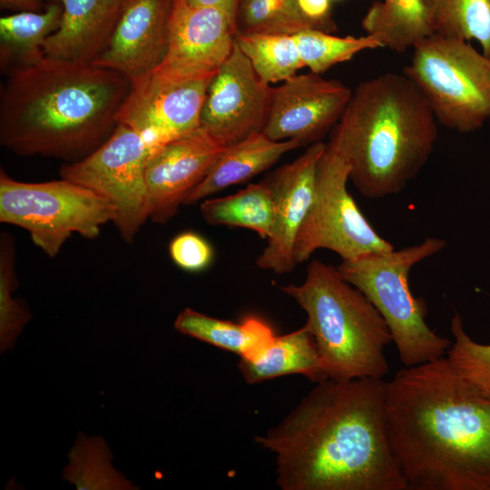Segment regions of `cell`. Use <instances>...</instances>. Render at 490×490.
I'll return each instance as SVG.
<instances>
[{"label": "cell", "mask_w": 490, "mask_h": 490, "mask_svg": "<svg viewBox=\"0 0 490 490\" xmlns=\"http://www.w3.org/2000/svg\"><path fill=\"white\" fill-rule=\"evenodd\" d=\"M378 378H327L257 436L275 454L282 490H407L386 426Z\"/></svg>", "instance_id": "obj_1"}, {"label": "cell", "mask_w": 490, "mask_h": 490, "mask_svg": "<svg viewBox=\"0 0 490 490\" xmlns=\"http://www.w3.org/2000/svg\"><path fill=\"white\" fill-rule=\"evenodd\" d=\"M384 407L407 490H490V399L446 356L385 381Z\"/></svg>", "instance_id": "obj_2"}, {"label": "cell", "mask_w": 490, "mask_h": 490, "mask_svg": "<svg viewBox=\"0 0 490 490\" xmlns=\"http://www.w3.org/2000/svg\"><path fill=\"white\" fill-rule=\"evenodd\" d=\"M0 97V143L15 154L79 161L103 143L130 80L83 62L44 56L7 74Z\"/></svg>", "instance_id": "obj_3"}, {"label": "cell", "mask_w": 490, "mask_h": 490, "mask_svg": "<svg viewBox=\"0 0 490 490\" xmlns=\"http://www.w3.org/2000/svg\"><path fill=\"white\" fill-rule=\"evenodd\" d=\"M351 166L349 180L365 197L402 191L427 163L437 140L436 117L404 74L363 81L332 129Z\"/></svg>", "instance_id": "obj_4"}, {"label": "cell", "mask_w": 490, "mask_h": 490, "mask_svg": "<svg viewBox=\"0 0 490 490\" xmlns=\"http://www.w3.org/2000/svg\"><path fill=\"white\" fill-rule=\"evenodd\" d=\"M281 290L306 312L327 378H378L388 372L389 328L370 300L347 282L337 267L311 260L299 285Z\"/></svg>", "instance_id": "obj_5"}, {"label": "cell", "mask_w": 490, "mask_h": 490, "mask_svg": "<svg viewBox=\"0 0 490 490\" xmlns=\"http://www.w3.org/2000/svg\"><path fill=\"white\" fill-rule=\"evenodd\" d=\"M446 240L436 237L395 250L374 252L341 260L340 276L360 290L385 319L398 358L412 367L445 357L451 346L426 321L427 306L409 287V272L418 262L440 252Z\"/></svg>", "instance_id": "obj_6"}, {"label": "cell", "mask_w": 490, "mask_h": 490, "mask_svg": "<svg viewBox=\"0 0 490 490\" xmlns=\"http://www.w3.org/2000/svg\"><path fill=\"white\" fill-rule=\"evenodd\" d=\"M403 73L446 128L468 133L490 120V58L466 41L434 34L413 47Z\"/></svg>", "instance_id": "obj_7"}, {"label": "cell", "mask_w": 490, "mask_h": 490, "mask_svg": "<svg viewBox=\"0 0 490 490\" xmlns=\"http://www.w3.org/2000/svg\"><path fill=\"white\" fill-rule=\"evenodd\" d=\"M114 218V207L105 198L78 183L63 178L24 182L0 171V221L27 230L51 258L73 234L95 239Z\"/></svg>", "instance_id": "obj_8"}, {"label": "cell", "mask_w": 490, "mask_h": 490, "mask_svg": "<svg viewBox=\"0 0 490 490\" xmlns=\"http://www.w3.org/2000/svg\"><path fill=\"white\" fill-rule=\"evenodd\" d=\"M350 170L344 147L330 134L318 162L310 209L296 238V264L307 261L320 249L335 252L342 260L394 249L375 230L348 192Z\"/></svg>", "instance_id": "obj_9"}, {"label": "cell", "mask_w": 490, "mask_h": 490, "mask_svg": "<svg viewBox=\"0 0 490 490\" xmlns=\"http://www.w3.org/2000/svg\"><path fill=\"white\" fill-rule=\"evenodd\" d=\"M152 152L138 132L118 123L97 149L63 165L60 176L105 198L114 207L121 238L132 243L149 220L145 169Z\"/></svg>", "instance_id": "obj_10"}, {"label": "cell", "mask_w": 490, "mask_h": 490, "mask_svg": "<svg viewBox=\"0 0 490 490\" xmlns=\"http://www.w3.org/2000/svg\"><path fill=\"white\" fill-rule=\"evenodd\" d=\"M235 34V21L224 10L173 0L167 49L150 74L165 83L211 80L230 55Z\"/></svg>", "instance_id": "obj_11"}, {"label": "cell", "mask_w": 490, "mask_h": 490, "mask_svg": "<svg viewBox=\"0 0 490 490\" xmlns=\"http://www.w3.org/2000/svg\"><path fill=\"white\" fill-rule=\"evenodd\" d=\"M272 87L263 82L236 44L211 79L201 112V127L224 147L263 132Z\"/></svg>", "instance_id": "obj_12"}, {"label": "cell", "mask_w": 490, "mask_h": 490, "mask_svg": "<svg viewBox=\"0 0 490 490\" xmlns=\"http://www.w3.org/2000/svg\"><path fill=\"white\" fill-rule=\"evenodd\" d=\"M211 79L165 83L150 74L131 81L116 116L138 132L152 152L201 125V112Z\"/></svg>", "instance_id": "obj_13"}, {"label": "cell", "mask_w": 490, "mask_h": 490, "mask_svg": "<svg viewBox=\"0 0 490 490\" xmlns=\"http://www.w3.org/2000/svg\"><path fill=\"white\" fill-rule=\"evenodd\" d=\"M352 91L312 72L296 74L275 88L263 133L274 141L319 142L340 120Z\"/></svg>", "instance_id": "obj_14"}, {"label": "cell", "mask_w": 490, "mask_h": 490, "mask_svg": "<svg viewBox=\"0 0 490 490\" xmlns=\"http://www.w3.org/2000/svg\"><path fill=\"white\" fill-rule=\"evenodd\" d=\"M225 148L200 126L152 152L145 169L149 220L167 223Z\"/></svg>", "instance_id": "obj_15"}, {"label": "cell", "mask_w": 490, "mask_h": 490, "mask_svg": "<svg viewBox=\"0 0 490 490\" xmlns=\"http://www.w3.org/2000/svg\"><path fill=\"white\" fill-rule=\"evenodd\" d=\"M325 148L321 141L310 144L264 180L273 201L274 223L267 245L256 259L258 268L285 274L297 266L295 241L312 203L317 166Z\"/></svg>", "instance_id": "obj_16"}, {"label": "cell", "mask_w": 490, "mask_h": 490, "mask_svg": "<svg viewBox=\"0 0 490 490\" xmlns=\"http://www.w3.org/2000/svg\"><path fill=\"white\" fill-rule=\"evenodd\" d=\"M173 0H125L113 34L93 65L114 70L130 82L151 74L168 43Z\"/></svg>", "instance_id": "obj_17"}, {"label": "cell", "mask_w": 490, "mask_h": 490, "mask_svg": "<svg viewBox=\"0 0 490 490\" xmlns=\"http://www.w3.org/2000/svg\"><path fill=\"white\" fill-rule=\"evenodd\" d=\"M58 28L44 44V56L92 64L106 46L125 0H57Z\"/></svg>", "instance_id": "obj_18"}, {"label": "cell", "mask_w": 490, "mask_h": 490, "mask_svg": "<svg viewBox=\"0 0 490 490\" xmlns=\"http://www.w3.org/2000/svg\"><path fill=\"white\" fill-rule=\"evenodd\" d=\"M302 146L296 140L274 141L263 132L227 146L185 204H194L226 188L243 183L275 164L285 153Z\"/></svg>", "instance_id": "obj_19"}, {"label": "cell", "mask_w": 490, "mask_h": 490, "mask_svg": "<svg viewBox=\"0 0 490 490\" xmlns=\"http://www.w3.org/2000/svg\"><path fill=\"white\" fill-rule=\"evenodd\" d=\"M238 368L248 384L285 375L300 374L318 383L327 379L315 339L306 325L270 342L250 358H240Z\"/></svg>", "instance_id": "obj_20"}, {"label": "cell", "mask_w": 490, "mask_h": 490, "mask_svg": "<svg viewBox=\"0 0 490 490\" xmlns=\"http://www.w3.org/2000/svg\"><path fill=\"white\" fill-rule=\"evenodd\" d=\"M63 7L57 1L44 11H20L0 18L1 68L9 74L44 57V44L59 26Z\"/></svg>", "instance_id": "obj_21"}, {"label": "cell", "mask_w": 490, "mask_h": 490, "mask_svg": "<svg viewBox=\"0 0 490 490\" xmlns=\"http://www.w3.org/2000/svg\"><path fill=\"white\" fill-rule=\"evenodd\" d=\"M174 328L182 335L233 352L240 358L254 357L275 336L271 327L258 317L250 316L241 322H233L190 308L178 314Z\"/></svg>", "instance_id": "obj_22"}, {"label": "cell", "mask_w": 490, "mask_h": 490, "mask_svg": "<svg viewBox=\"0 0 490 490\" xmlns=\"http://www.w3.org/2000/svg\"><path fill=\"white\" fill-rule=\"evenodd\" d=\"M361 26L366 34L377 35L384 47L403 54L434 34L424 0H377L368 9Z\"/></svg>", "instance_id": "obj_23"}, {"label": "cell", "mask_w": 490, "mask_h": 490, "mask_svg": "<svg viewBox=\"0 0 490 490\" xmlns=\"http://www.w3.org/2000/svg\"><path fill=\"white\" fill-rule=\"evenodd\" d=\"M200 211L208 224L245 228L264 240L273 229V201L264 181L231 195L206 199L201 203Z\"/></svg>", "instance_id": "obj_24"}, {"label": "cell", "mask_w": 490, "mask_h": 490, "mask_svg": "<svg viewBox=\"0 0 490 490\" xmlns=\"http://www.w3.org/2000/svg\"><path fill=\"white\" fill-rule=\"evenodd\" d=\"M113 454L102 436L79 433L68 453L63 479L77 490L137 489L113 466Z\"/></svg>", "instance_id": "obj_25"}, {"label": "cell", "mask_w": 490, "mask_h": 490, "mask_svg": "<svg viewBox=\"0 0 490 490\" xmlns=\"http://www.w3.org/2000/svg\"><path fill=\"white\" fill-rule=\"evenodd\" d=\"M434 34L479 43L490 58V0H424Z\"/></svg>", "instance_id": "obj_26"}, {"label": "cell", "mask_w": 490, "mask_h": 490, "mask_svg": "<svg viewBox=\"0 0 490 490\" xmlns=\"http://www.w3.org/2000/svg\"><path fill=\"white\" fill-rule=\"evenodd\" d=\"M235 41L268 84L282 83L305 67L293 34H236Z\"/></svg>", "instance_id": "obj_27"}, {"label": "cell", "mask_w": 490, "mask_h": 490, "mask_svg": "<svg viewBox=\"0 0 490 490\" xmlns=\"http://www.w3.org/2000/svg\"><path fill=\"white\" fill-rule=\"evenodd\" d=\"M306 29L317 27L302 14L297 0L239 2L235 16L236 34H295Z\"/></svg>", "instance_id": "obj_28"}, {"label": "cell", "mask_w": 490, "mask_h": 490, "mask_svg": "<svg viewBox=\"0 0 490 490\" xmlns=\"http://www.w3.org/2000/svg\"><path fill=\"white\" fill-rule=\"evenodd\" d=\"M293 37L304 66L318 74L349 61L363 50L384 47L381 38L373 34L341 37L318 29H306Z\"/></svg>", "instance_id": "obj_29"}, {"label": "cell", "mask_w": 490, "mask_h": 490, "mask_svg": "<svg viewBox=\"0 0 490 490\" xmlns=\"http://www.w3.org/2000/svg\"><path fill=\"white\" fill-rule=\"evenodd\" d=\"M15 249L13 237L0 236V351L13 348L25 325L33 318L25 303L13 296L16 289Z\"/></svg>", "instance_id": "obj_30"}, {"label": "cell", "mask_w": 490, "mask_h": 490, "mask_svg": "<svg viewBox=\"0 0 490 490\" xmlns=\"http://www.w3.org/2000/svg\"><path fill=\"white\" fill-rule=\"evenodd\" d=\"M450 330L454 341L446 357L466 381L490 399V344L475 341L466 333L458 312L452 318Z\"/></svg>", "instance_id": "obj_31"}, {"label": "cell", "mask_w": 490, "mask_h": 490, "mask_svg": "<svg viewBox=\"0 0 490 490\" xmlns=\"http://www.w3.org/2000/svg\"><path fill=\"white\" fill-rule=\"evenodd\" d=\"M172 260L188 272H200L212 262L214 251L210 242L194 231L176 235L169 244Z\"/></svg>", "instance_id": "obj_32"}, {"label": "cell", "mask_w": 490, "mask_h": 490, "mask_svg": "<svg viewBox=\"0 0 490 490\" xmlns=\"http://www.w3.org/2000/svg\"><path fill=\"white\" fill-rule=\"evenodd\" d=\"M302 14L317 27L327 33L336 30L331 17L330 0H297Z\"/></svg>", "instance_id": "obj_33"}, {"label": "cell", "mask_w": 490, "mask_h": 490, "mask_svg": "<svg viewBox=\"0 0 490 490\" xmlns=\"http://www.w3.org/2000/svg\"><path fill=\"white\" fill-rule=\"evenodd\" d=\"M195 6H216L227 12L235 21L240 0H186Z\"/></svg>", "instance_id": "obj_34"}, {"label": "cell", "mask_w": 490, "mask_h": 490, "mask_svg": "<svg viewBox=\"0 0 490 490\" xmlns=\"http://www.w3.org/2000/svg\"><path fill=\"white\" fill-rule=\"evenodd\" d=\"M43 0H0L1 8L12 11H41Z\"/></svg>", "instance_id": "obj_35"}]
</instances>
